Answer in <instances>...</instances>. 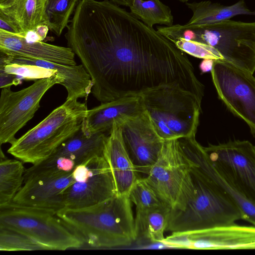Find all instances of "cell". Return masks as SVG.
I'll use <instances>...</instances> for the list:
<instances>
[{
  "label": "cell",
  "mask_w": 255,
  "mask_h": 255,
  "mask_svg": "<svg viewBox=\"0 0 255 255\" xmlns=\"http://www.w3.org/2000/svg\"><path fill=\"white\" fill-rule=\"evenodd\" d=\"M214 61L211 59H205L202 60L199 65V68L202 73L211 71Z\"/></svg>",
  "instance_id": "e575fe53"
},
{
  "label": "cell",
  "mask_w": 255,
  "mask_h": 255,
  "mask_svg": "<svg viewBox=\"0 0 255 255\" xmlns=\"http://www.w3.org/2000/svg\"><path fill=\"white\" fill-rule=\"evenodd\" d=\"M193 14L185 24L188 26L213 24L229 20L239 15H255V11L249 9L244 0L230 5H225L209 0L186 2Z\"/></svg>",
  "instance_id": "603a6c76"
},
{
  "label": "cell",
  "mask_w": 255,
  "mask_h": 255,
  "mask_svg": "<svg viewBox=\"0 0 255 255\" xmlns=\"http://www.w3.org/2000/svg\"><path fill=\"white\" fill-rule=\"evenodd\" d=\"M129 8L132 15L148 26L173 25L170 8L160 0H133Z\"/></svg>",
  "instance_id": "484cf974"
},
{
  "label": "cell",
  "mask_w": 255,
  "mask_h": 255,
  "mask_svg": "<svg viewBox=\"0 0 255 255\" xmlns=\"http://www.w3.org/2000/svg\"><path fill=\"white\" fill-rule=\"evenodd\" d=\"M162 244L180 249L197 250L255 249V226L229 225L173 233Z\"/></svg>",
  "instance_id": "4fadbf2b"
},
{
  "label": "cell",
  "mask_w": 255,
  "mask_h": 255,
  "mask_svg": "<svg viewBox=\"0 0 255 255\" xmlns=\"http://www.w3.org/2000/svg\"><path fill=\"white\" fill-rule=\"evenodd\" d=\"M128 195H116L100 204L56 215L83 243L96 248L127 246L136 241Z\"/></svg>",
  "instance_id": "3957f363"
},
{
  "label": "cell",
  "mask_w": 255,
  "mask_h": 255,
  "mask_svg": "<svg viewBox=\"0 0 255 255\" xmlns=\"http://www.w3.org/2000/svg\"><path fill=\"white\" fill-rule=\"evenodd\" d=\"M204 148L216 170L255 205V145L235 140Z\"/></svg>",
  "instance_id": "9c48e42d"
},
{
  "label": "cell",
  "mask_w": 255,
  "mask_h": 255,
  "mask_svg": "<svg viewBox=\"0 0 255 255\" xmlns=\"http://www.w3.org/2000/svg\"><path fill=\"white\" fill-rule=\"evenodd\" d=\"M0 250L20 251L48 249L23 232L0 225Z\"/></svg>",
  "instance_id": "83f0119b"
},
{
  "label": "cell",
  "mask_w": 255,
  "mask_h": 255,
  "mask_svg": "<svg viewBox=\"0 0 255 255\" xmlns=\"http://www.w3.org/2000/svg\"><path fill=\"white\" fill-rule=\"evenodd\" d=\"M72 174L74 181L62 193L65 208L90 207L117 194L111 168L104 156L90 158L75 167Z\"/></svg>",
  "instance_id": "8fae6325"
},
{
  "label": "cell",
  "mask_w": 255,
  "mask_h": 255,
  "mask_svg": "<svg viewBox=\"0 0 255 255\" xmlns=\"http://www.w3.org/2000/svg\"><path fill=\"white\" fill-rule=\"evenodd\" d=\"M158 31L167 38L182 37L208 44L224 60L252 73L255 71V22L227 20L210 25L160 26Z\"/></svg>",
  "instance_id": "8992f818"
},
{
  "label": "cell",
  "mask_w": 255,
  "mask_h": 255,
  "mask_svg": "<svg viewBox=\"0 0 255 255\" xmlns=\"http://www.w3.org/2000/svg\"><path fill=\"white\" fill-rule=\"evenodd\" d=\"M112 2L120 6H126L130 7L132 3L133 0H109Z\"/></svg>",
  "instance_id": "d590c367"
},
{
  "label": "cell",
  "mask_w": 255,
  "mask_h": 255,
  "mask_svg": "<svg viewBox=\"0 0 255 255\" xmlns=\"http://www.w3.org/2000/svg\"><path fill=\"white\" fill-rule=\"evenodd\" d=\"M49 30V29L46 25H40L36 28L34 31L36 34L39 41H42L45 39Z\"/></svg>",
  "instance_id": "836d02e7"
},
{
  "label": "cell",
  "mask_w": 255,
  "mask_h": 255,
  "mask_svg": "<svg viewBox=\"0 0 255 255\" xmlns=\"http://www.w3.org/2000/svg\"><path fill=\"white\" fill-rule=\"evenodd\" d=\"M63 79L57 75L35 81L27 88L14 92L10 87L1 89L0 97V143L12 144L15 135L33 117L40 101L55 84Z\"/></svg>",
  "instance_id": "30bf717a"
},
{
  "label": "cell",
  "mask_w": 255,
  "mask_h": 255,
  "mask_svg": "<svg viewBox=\"0 0 255 255\" xmlns=\"http://www.w3.org/2000/svg\"><path fill=\"white\" fill-rule=\"evenodd\" d=\"M167 39L180 50L193 57L203 59L224 60V57L217 49L206 43L182 37H175Z\"/></svg>",
  "instance_id": "4dcf8cb0"
},
{
  "label": "cell",
  "mask_w": 255,
  "mask_h": 255,
  "mask_svg": "<svg viewBox=\"0 0 255 255\" xmlns=\"http://www.w3.org/2000/svg\"><path fill=\"white\" fill-rule=\"evenodd\" d=\"M0 52L8 55L40 59L67 65H76L75 54L69 47L43 41H30L24 36L0 29Z\"/></svg>",
  "instance_id": "ac0fdd59"
},
{
  "label": "cell",
  "mask_w": 255,
  "mask_h": 255,
  "mask_svg": "<svg viewBox=\"0 0 255 255\" xmlns=\"http://www.w3.org/2000/svg\"><path fill=\"white\" fill-rule=\"evenodd\" d=\"M80 0H46L44 18L49 30L60 36Z\"/></svg>",
  "instance_id": "4316f807"
},
{
  "label": "cell",
  "mask_w": 255,
  "mask_h": 255,
  "mask_svg": "<svg viewBox=\"0 0 255 255\" xmlns=\"http://www.w3.org/2000/svg\"><path fill=\"white\" fill-rule=\"evenodd\" d=\"M65 34L101 103L177 84L202 101L204 87L184 52L109 0H81Z\"/></svg>",
  "instance_id": "6da1fadb"
},
{
  "label": "cell",
  "mask_w": 255,
  "mask_h": 255,
  "mask_svg": "<svg viewBox=\"0 0 255 255\" xmlns=\"http://www.w3.org/2000/svg\"><path fill=\"white\" fill-rule=\"evenodd\" d=\"M219 99L243 120L255 135V76L225 60H215L211 71Z\"/></svg>",
  "instance_id": "ba28073f"
},
{
  "label": "cell",
  "mask_w": 255,
  "mask_h": 255,
  "mask_svg": "<svg viewBox=\"0 0 255 255\" xmlns=\"http://www.w3.org/2000/svg\"><path fill=\"white\" fill-rule=\"evenodd\" d=\"M145 110L164 140L195 136L201 101L194 94L177 84L161 85L143 92Z\"/></svg>",
  "instance_id": "5b68a950"
},
{
  "label": "cell",
  "mask_w": 255,
  "mask_h": 255,
  "mask_svg": "<svg viewBox=\"0 0 255 255\" xmlns=\"http://www.w3.org/2000/svg\"><path fill=\"white\" fill-rule=\"evenodd\" d=\"M20 82L21 80L16 76L0 70V87L1 89L11 87L12 85L17 86Z\"/></svg>",
  "instance_id": "1f68e13d"
},
{
  "label": "cell",
  "mask_w": 255,
  "mask_h": 255,
  "mask_svg": "<svg viewBox=\"0 0 255 255\" xmlns=\"http://www.w3.org/2000/svg\"><path fill=\"white\" fill-rule=\"evenodd\" d=\"M170 211V208L164 205L136 211L134 219L136 240L142 239L153 243H162Z\"/></svg>",
  "instance_id": "cb8c5ba5"
},
{
  "label": "cell",
  "mask_w": 255,
  "mask_h": 255,
  "mask_svg": "<svg viewBox=\"0 0 255 255\" xmlns=\"http://www.w3.org/2000/svg\"><path fill=\"white\" fill-rule=\"evenodd\" d=\"M9 61L36 65L57 70L63 79L62 84L67 92L66 100L87 98L91 93L93 83L83 65H67L48 61L8 55Z\"/></svg>",
  "instance_id": "44dd1931"
},
{
  "label": "cell",
  "mask_w": 255,
  "mask_h": 255,
  "mask_svg": "<svg viewBox=\"0 0 255 255\" xmlns=\"http://www.w3.org/2000/svg\"><path fill=\"white\" fill-rule=\"evenodd\" d=\"M104 157L112 173L117 195H128L139 178L124 142L120 125L114 124L106 143Z\"/></svg>",
  "instance_id": "d6986e66"
},
{
  "label": "cell",
  "mask_w": 255,
  "mask_h": 255,
  "mask_svg": "<svg viewBox=\"0 0 255 255\" xmlns=\"http://www.w3.org/2000/svg\"><path fill=\"white\" fill-rule=\"evenodd\" d=\"M144 111L140 95L119 98L88 110L81 128L87 136L98 132L109 134L114 124L121 125Z\"/></svg>",
  "instance_id": "e0dca14e"
},
{
  "label": "cell",
  "mask_w": 255,
  "mask_h": 255,
  "mask_svg": "<svg viewBox=\"0 0 255 255\" xmlns=\"http://www.w3.org/2000/svg\"><path fill=\"white\" fill-rule=\"evenodd\" d=\"M23 163L18 159L0 158V206L10 203L23 185L26 170Z\"/></svg>",
  "instance_id": "d4e9b609"
},
{
  "label": "cell",
  "mask_w": 255,
  "mask_h": 255,
  "mask_svg": "<svg viewBox=\"0 0 255 255\" xmlns=\"http://www.w3.org/2000/svg\"><path fill=\"white\" fill-rule=\"evenodd\" d=\"M191 162L178 138L165 140L160 155L144 178L161 201L170 209L176 205Z\"/></svg>",
  "instance_id": "7c38bea8"
},
{
  "label": "cell",
  "mask_w": 255,
  "mask_h": 255,
  "mask_svg": "<svg viewBox=\"0 0 255 255\" xmlns=\"http://www.w3.org/2000/svg\"><path fill=\"white\" fill-rule=\"evenodd\" d=\"M184 151L190 160V170L176 205L170 209L166 231L186 232L229 225L242 219L240 210L228 195Z\"/></svg>",
  "instance_id": "7a4b0ae2"
},
{
  "label": "cell",
  "mask_w": 255,
  "mask_h": 255,
  "mask_svg": "<svg viewBox=\"0 0 255 255\" xmlns=\"http://www.w3.org/2000/svg\"><path fill=\"white\" fill-rule=\"evenodd\" d=\"M6 0H0V3H2L3 2H4V1H5Z\"/></svg>",
  "instance_id": "74e56055"
},
{
  "label": "cell",
  "mask_w": 255,
  "mask_h": 255,
  "mask_svg": "<svg viewBox=\"0 0 255 255\" xmlns=\"http://www.w3.org/2000/svg\"><path fill=\"white\" fill-rule=\"evenodd\" d=\"M120 126L125 145L137 172L147 174L157 161L164 140L145 110Z\"/></svg>",
  "instance_id": "2e32d148"
},
{
  "label": "cell",
  "mask_w": 255,
  "mask_h": 255,
  "mask_svg": "<svg viewBox=\"0 0 255 255\" xmlns=\"http://www.w3.org/2000/svg\"><path fill=\"white\" fill-rule=\"evenodd\" d=\"M46 0H6L0 3V13L5 15L25 37L40 25H46Z\"/></svg>",
  "instance_id": "7402d4cb"
},
{
  "label": "cell",
  "mask_w": 255,
  "mask_h": 255,
  "mask_svg": "<svg viewBox=\"0 0 255 255\" xmlns=\"http://www.w3.org/2000/svg\"><path fill=\"white\" fill-rule=\"evenodd\" d=\"M178 139L184 150L201 166L237 205L242 213V220L255 226V205L240 193L216 170L204 147L197 141L195 136L182 137Z\"/></svg>",
  "instance_id": "ffe728a7"
},
{
  "label": "cell",
  "mask_w": 255,
  "mask_h": 255,
  "mask_svg": "<svg viewBox=\"0 0 255 255\" xmlns=\"http://www.w3.org/2000/svg\"><path fill=\"white\" fill-rule=\"evenodd\" d=\"M108 135L106 133L98 132L87 136L81 128L46 159L26 169L24 176L56 170L73 171L90 158L104 156Z\"/></svg>",
  "instance_id": "9a60e30c"
},
{
  "label": "cell",
  "mask_w": 255,
  "mask_h": 255,
  "mask_svg": "<svg viewBox=\"0 0 255 255\" xmlns=\"http://www.w3.org/2000/svg\"><path fill=\"white\" fill-rule=\"evenodd\" d=\"M53 211L12 203L0 206V225L12 228L45 246L48 250L77 249L83 242Z\"/></svg>",
  "instance_id": "52a82bcc"
},
{
  "label": "cell",
  "mask_w": 255,
  "mask_h": 255,
  "mask_svg": "<svg viewBox=\"0 0 255 255\" xmlns=\"http://www.w3.org/2000/svg\"><path fill=\"white\" fill-rule=\"evenodd\" d=\"M0 70L14 75L21 81L22 80L36 81L60 75L57 70L33 65L11 62L9 61L6 54L1 52Z\"/></svg>",
  "instance_id": "f1b7e54d"
},
{
  "label": "cell",
  "mask_w": 255,
  "mask_h": 255,
  "mask_svg": "<svg viewBox=\"0 0 255 255\" xmlns=\"http://www.w3.org/2000/svg\"><path fill=\"white\" fill-rule=\"evenodd\" d=\"M88 110L85 103L66 100L11 144L7 153L23 163L35 165L43 161L81 129Z\"/></svg>",
  "instance_id": "277c9868"
},
{
  "label": "cell",
  "mask_w": 255,
  "mask_h": 255,
  "mask_svg": "<svg viewBox=\"0 0 255 255\" xmlns=\"http://www.w3.org/2000/svg\"><path fill=\"white\" fill-rule=\"evenodd\" d=\"M179 0V1H181L182 2H187L188 1H189V0Z\"/></svg>",
  "instance_id": "8d00e7d4"
},
{
  "label": "cell",
  "mask_w": 255,
  "mask_h": 255,
  "mask_svg": "<svg viewBox=\"0 0 255 255\" xmlns=\"http://www.w3.org/2000/svg\"><path fill=\"white\" fill-rule=\"evenodd\" d=\"M0 29L13 34L18 35L20 34L15 25L1 13H0Z\"/></svg>",
  "instance_id": "d6a6232c"
},
{
  "label": "cell",
  "mask_w": 255,
  "mask_h": 255,
  "mask_svg": "<svg viewBox=\"0 0 255 255\" xmlns=\"http://www.w3.org/2000/svg\"><path fill=\"white\" fill-rule=\"evenodd\" d=\"M128 196L130 201L135 205L136 211L166 205L144 178L139 177L136 181L129 191Z\"/></svg>",
  "instance_id": "f546056e"
},
{
  "label": "cell",
  "mask_w": 255,
  "mask_h": 255,
  "mask_svg": "<svg viewBox=\"0 0 255 255\" xmlns=\"http://www.w3.org/2000/svg\"><path fill=\"white\" fill-rule=\"evenodd\" d=\"M74 180L72 171H46L24 176L23 184L11 203L57 213L65 207L62 193Z\"/></svg>",
  "instance_id": "5bb4252c"
}]
</instances>
